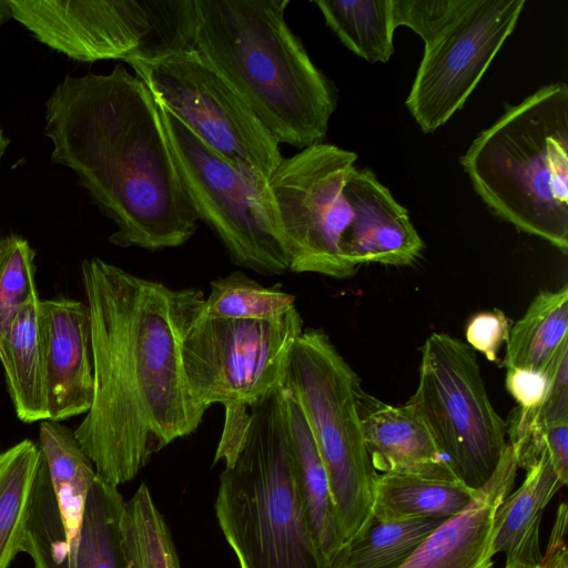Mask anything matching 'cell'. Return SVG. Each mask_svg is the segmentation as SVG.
Segmentation results:
<instances>
[{
	"label": "cell",
	"instance_id": "4316f807",
	"mask_svg": "<svg viewBox=\"0 0 568 568\" xmlns=\"http://www.w3.org/2000/svg\"><path fill=\"white\" fill-rule=\"evenodd\" d=\"M124 499L97 477L88 495L75 568H128L121 544Z\"/></svg>",
	"mask_w": 568,
	"mask_h": 568
},
{
	"label": "cell",
	"instance_id": "30bf717a",
	"mask_svg": "<svg viewBox=\"0 0 568 568\" xmlns=\"http://www.w3.org/2000/svg\"><path fill=\"white\" fill-rule=\"evenodd\" d=\"M409 402L455 476L474 490L481 488L507 446V425L491 405L475 351L446 333L430 334Z\"/></svg>",
	"mask_w": 568,
	"mask_h": 568
},
{
	"label": "cell",
	"instance_id": "2e32d148",
	"mask_svg": "<svg viewBox=\"0 0 568 568\" xmlns=\"http://www.w3.org/2000/svg\"><path fill=\"white\" fill-rule=\"evenodd\" d=\"M358 409L366 448L376 471L456 477L423 416L409 400L393 406L361 389Z\"/></svg>",
	"mask_w": 568,
	"mask_h": 568
},
{
	"label": "cell",
	"instance_id": "7c38bea8",
	"mask_svg": "<svg viewBox=\"0 0 568 568\" xmlns=\"http://www.w3.org/2000/svg\"><path fill=\"white\" fill-rule=\"evenodd\" d=\"M302 332L296 307L275 320L213 318L201 310L181 341L191 396L206 409L255 402L282 385L288 353Z\"/></svg>",
	"mask_w": 568,
	"mask_h": 568
},
{
	"label": "cell",
	"instance_id": "7a4b0ae2",
	"mask_svg": "<svg viewBox=\"0 0 568 568\" xmlns=\"http://www.w3.org/2000/svg\"><path fill=\"white\" fill-rule=\"evenodd\" d=\"M51 161L71 169L115 231L109 242L149 251L185 244L197 229L158 105L123 64L67 75L45 102Z\"/></svg>",
	"mask_w": 568,
	"mask_h": 568
},
{
	"label": "cell",
	"instance_id": "5bb4252c",
	"mask_svg": "<svg viewBox=\"0 0 568 568\" xmlns=\"http://www.w3.org/2000/svg\"><path fill=\"white\" fill-rule=\"evenodd\" d=\"M47 419L62 422L87 414L94 396L91 328L84 302L40 300Z\"/></svg>",
	"mask_w": 568,
	"mask_h": 568
},
{
	"label": "cell",
	"instance_id": "5b68a950",
	"mask_svg": "<svg viewBox=\"0 0 568 568\" xmlns=\"http://www.w3.org/2000/svg\"><path fill=\"white\" fill-rule=\"evenodd\" d=\"M487 206L568 251V87L540 88L478 134L460 158Z\"/></svg>",
	"mask_w": 568,
	"mask_h": 568
},
{
	"label": "cell",
	"instance_id": "9a60e30c",
	"mask_svg": "<svg viewBox=\"0 0 568 568\" xmlns=\"http://www.w3.org/2000/svg\"><path fill=\"white\" fill-rule=\"evenodd\" d=\"M517 469L507 443L494 475L471 503L437 527L399 568H493L496 511L510 494Z\"/></svg>",
	"mask_w": 568,
	"mask_h": 568
},
{
	"label": "cell",
	"instance_id": "277c9868",
	"mask_svg": "<svg viewBox=\"0 0 568 568\" xmlns=\"http://www.w3.org/2000/svg\"><path fill=\"white\" fill-rule=\"evenodd\" d=\"M214 509L240 568H332L311 529L282 385L251 403L244 445L220 475Z\"/></svg>",
	"mask_w": 568,
	"mask_h": 568
},
{
	"label": "cell",
	"instance_id": "6da1fadb",
	"mask_svg": "<svg viewBox=\"0 0 568 568\" xmlns=\"http://www.w3.org/2000/svg\"><path fill=\"white\" fill-rule=\"evenodd\" d=\"M81 282L94 396L74 436L98 477L119 487L203 420L207 409L190 394L181 341L205 295L138 276L100 257L81 263Z\"/></svg>",
	"mask_w": 568,
	"mask_h": 568
},
{
	"label": "cell",
	"instance_id": "74e56055",
	"mask_svg": "<svg viewBox=\"0 0 568 568\" xmlns=\"http://www.w3.org/2000/svg\"><path fill=\"white\" fill-rule=\"evenodd\" d=\"M9 144V140L4 136L2 129L0 128V161Z\"/></svg>",
	"mask_w": 568,
	"mask_h": 568
},
{
	"label": "cell",
	"instance_id": "e0dca14e",
	"mask_svg": "<svg viewBox=\"0 0 568 568\" xmlns=\"http://www.w3.org/2000/svg\"><path fill=\"white\" fill-rule=\"evenodd\" d=\"M545 447L538 462L526 470L520 487L508 495L496 511L494 552L506 556V565L539 567V528L544 510L565 485Z\"/></svg>",
	"mask_w": 568,
	"mask_h": 568
},
{
	"label": "cell",
	"instance_id": "ffe728a7",
	"mask_svg": "<svg viewBox=\"0 0 568 568\" xmlns=\"http://www.w3.org/2000/svg\"><path fill=\"white\" fill-rule=\"evenodd\" d=\"M476 493L456 477L382 473L374 481L372 517L378 521L448 519L463 511Z\"/></svg>",
	"mask_w": 568,
	"mask_h": 568
},
{
	"label": "cell",
	"instance_id": "9c48e42d",
	"mask_svg": "<svg viewBox=\"0 0 568 568\" xmlns=\"http://www.w3.org/2000/svg\"><path fill=\"white\" fill-rule=\"evenodd\" d=\"M156 105L180 182L197 220L215 233L236 265L264 275L288 271L267 180L227 161L163 105Z\"/></svg>",
	"mask_w": 568,
	"mask_h": 568
},
{
	"label": "cell",
	"instance_id": "d4e9b609",
	"mask_svg": "<svg viewBox=\"0 0 568 568\" xmlns=\"http://www.w3.org/2000/svg\"><path fill=\"white\" fill-rule=\"evenodd\" d=\"M445 518H412L369 525L338 552L332 568H399Z\"/></svg>",
	"mask_w": 568,
	"mask_h": 568
},
{
	"label": "cell",
	"instance_id": "1f68e13d",
	"mask_svg": "<svg viewBox=\"0 0 568 568\" xmlns=\"http://www.w3.org/2000/svg\"><path fill=\"white\" fill-rule=\"evenodd\" d=\"M510 321L500 310L476 313L466 325L468 345L490 362L498 361V352L508 342Z\"/></svg>",
	"mask_w": 568,
	"mask_h": 568
},
{
	"label": "cell",
	"instance_id": "484cf974",
	"mask_svg": "<svg viewBox=\"0 0 568 568\" xmlns=\"http://www.w3.org/2000/svg\"><path fill=\"white\" fill-rule=\"evenodd\" d=\"M121 544L128 568H181L169 526L145 483L124 501Z\"/></svg>",
	"mask_w": 568,
	"mask_h": 568
},
{
	"label": "cell",
	"instance_id": "8fae6325",
	"mask_svg": "<svg viewBox=\"0 0 568 568\" xmlns=\"http://www.w3.org/2000/svg\"><path fill=\"white\" fill-rule=\"evenodd\" d=\"M124 62L156 103L234 165L268 180L284 159L280 142L194 48Z\"/></svg>",
	"mask_w": 568,
	"mask_h": 568
},
{
	"label": "cell",
	"instance_id": "83f0119b",
	"mask_svg": "<svg viewBox=\"0 0 568 568\" xmlns=\"http://www.w3.org/2000/svg\"><path fill=\"white\" fill-rule=\"evenodd\" d=\"M295 296L266 287L243 272H233L210 283L202 314L226 320H275L295 308Z\"/></svg>",
	"mask_w": 568,
	"mask_h": 568
},
{
	"label": "cell",
	"instance_id": "836d02e7",
	"mask_svg": "<svg viewBox=\"0 0 568 568\" xmlns=\"http://www.w3.org/2000/svg\"><path fill=\"white\" fill-rule=\"evenodd\" d=\"M548 387L547 375L544 372L508 367L506 388L524 410L538 409L545 402Z\"/></svg>",
	"mask_w": 568,
	"mask_h": 568
},
{
	"label": "cell",
	"instance_id": "603a6c76",
	"mask_svg": "<svg viewBox=\"0 0 568 568\" xmlns=\"http://www.w3.org/2000/svg\"><path fill=\"white\" fill-rule=\"evenodd\" d=\"M42 458L34 442L23 439L0 453V568L23 551L31 493Z\"/></svg>",
	"mask_w": 568,
	"mask_h": 568
},
{
	"label": "cell",
	"instance_id": "7402d4cb",
	"mask_svg": "<svg viewBox=\"0 0 568 568\" xmlns=\"http://www.w3.org/2000/svg\"><path fill=\"white\" fill-rule=\"evenodd\" d=\"M568 343V286L542 290L510 328L503 364L546 372Z\"/></svg>",
	"mask_w": 568,
	"mask_h": 568
},
{
	"label": "cell",
	"instance_id": "ac0fdd59",
	"mask_svg": "<svg viewBox=\"0 0 568 568\" xmlns=\"http://www.w3.org/2000/svg\"><path fill=\"white\" fill-rule=\"evenodd\" d=\"M284 389L288 440L295 470L318 548L331 564L344 547L329 481L311 427L298 399Z\"/></svg>",
	"mask_w": 568,
	"mask_h": 568
},
{
	"label": "cell",
	"instance_id": "d6a6232c",
	"mask_svg": "<svg viewBox=\"0 0 568 568\" xmlns=\"http://www.w3.org/2000/svg\"><path fill=\"white\" fill-rule=\"evenodd\" d=\"M224 408V426L213 464L223 460L227 468L234 464L244 445L251 418V403L227 404Z\"/></svg>",
	"mask_w": 568,
	"mask_h": 568
},
{
	"label": "cell",
	"instance_id": "d6986e66",
	"mask_svg": "<svg viewBox=\"0 0 568 568\" xmlns=\"http://www.w3.org/2000/svg\"><path fill=\"white\" fill-rule=\"evenodd\" d=\"M38 446L64 520L71 568H75L85 504L98 475L74 430L61 422H40Z\"/></svg>",
	"mask_w": 568,
	"mask_h": 568
},
{
	"label": "cell",
	"instance_id": "8992f818",
	"mask_svg": "<svg viewBox=\"0 0 568 568\" xmlns=\"http://www.w3.org/2000/svg\"><path fill=\"white\" fill-rule=\"evenodd\" d=\"M357 155L327 143H315L283 159L267 180L277 232L288 271L335 278L357 270L346 246L357 222L387 190Z\"/></svg>",
	"mask_w": 568,
	"mask_h": 568
},
{
	"label": "cell",
	"instance_id": "4fadbf2b",
	"mask_svg": "<svg viewBox=\"0 0 568 568\" xmlns=\"http://www.w3.org/2000/svg\"><path fill=\"white\" fill-rule=\"evenodd\" d=\"M525 0H467L458 16L430 42L406 100L425 133L463 108L516 28Z\"/></svg>",
	"mask_w": 568,
	"mask_h": 568
},
{
	"label": "cell",
	"instance_id": "3957f363",
	"mask_svg": "<svg viewBox=\"0 0 568 568\" xmlns=\"http://www.w3.org/2000/svg\"><path fill=\"white\" fill-rule=\"evenodd\" d=\"M290 0H194V49L280 143L326 135L334 89L285 19Z\"/></svg>",
	"mask_w": 568,
	"mask_h": 568
},
{
	"label": "cell",
	"instance_id": "8d00e7d4",
	"mask_svg": "<svg viewBox=\"0 0 568 568\" xmlns=\"http://www.w3.org/2000/svg\"><path fill=\"white\" fill-rule=\"evenodd\" d=\"M10 16L7 0H0V26L4 19Z\"/></svg>",
	"mask_w": 568,
	"mask_h": 568
},
{
	"label": "cell",
	"instance_id": "e575fe53",
	"mask_svg": "<svg viewBox=\"0 0 568 568\" xmlns=\"http://www.w3.org/2000/svg\"><path fill=\"white\" fill-rule=\"evenodd\" d=\"M568 508L562 501L556 511L554 526L539 568H568L567 550Z\"/></svg>",
	"mask_w": 568,
	"mask_h": 568
},
{
	"label": "cell",
	"instance_id": "f1b7e54d",
	"mask_svg": "<svg viewBox=\"0 0 568 568\" xmlns=\"http://www.w3.org/2000/svg\"><path fill=\"white\" fill-rule=\"evenodd\" d=\"M23 552L33 568H71L67 529L43 456L31 493Z\"/></svg>",
	"mask_w": 568,
	"mask_h": 568
},
{
	"label": "cell",
	"instance_id": "44dd1931",
	"mask_svg": "<svg viewBox=\"0 0 568 568\" xmlns=\"http://www.w3.org/2000/svg\"><path fill=\"white\" fill-rule=\"evenodd\" d=\"M39 303L37 296L19 312L0 348L16 415L27 424L47 419Z\"/></svg>",
	"mask_w": 568,
	"mask_h": 568
},
{
	"label": "cell",
	"instance_id": "4dcf8cb0",
	"mask_svg": "<svg viewBox=\"0 0 568 568\" xmlns=\"http://www.w3.org/2000/svg\"><path fill=\"white\" fill-rule=\"evenodd\" d=\"M467 0H392L395 29L406 26L428 43L464 9Z\"/></svg>",
	"mask_w": 568,
	"mask_h": 568
},
{
	"label": "cell",
	"instance_id": "d590c367",
	"mask_svg": "<svg viewBox=\"0 0 568 568\" xmlns=\"http://www.w3.org/2000/svg\"><path fill=\"white\" fill-rule=\"evenodd\" d=\"M544 439L557 471L568 480V422L547 426Z\"/></svg>",
	"mask_w": 568,
	"mask_h": 568
},
{
	"label": "cell",
	"instance_id": "f35d334b",
	"mask_svg": "<svg viewBox=\"0 0 568 568\" xmlns=\"http://www.w3.org/2000/svg\"><path fill=\"white\" fill-rule=\"evenodd\" d=\"M505 568H539V567H524L519 565H505Z\"/></svg>",
	"mask_w": 568,
	"mask_h": 568
},
{
	"label": "cell",
	"instance_id": "f546056e",
	"mask_svg": "<svg viewBox=\"0 0 568 568\" xmlns=\"http://www.w3.org/2000/svg\"><path fill=\"white\" fill-rule=\"evenodd\" d=\"M36 253L19 235L0 239V348L19 312L38 295Z\"/></svg>",
	"mask_w": 568,
	"mask_h": 568
},
{
	"label": "cell",
	"instance_id": "ba28073f",
	"mask_svg": "<svg viewBox=\"0 0 568 568\" xmlns=\"http://www.w3.org/2000/svg\"><path fill=\"white\" fill-rule=\"evenodd\" d=\"M40 42L82 62L155 59L194 48V0H7Z\"/></svg>",
	"mask_w": 568,
	"mask_h": 568
},
{
	"label": "cell",
	"instance_id": "52a82bcc",
	"mask_svg": "<svg viewBox=\"0 0 568 568\" xmlns=\"http://www.w3.org/2000/svg\"><path fill=\"white\" fill-rule=\"evenodd\" d=\"M282 386L298 399L311 427L345 546L373 518L377 476L359 416V379L323 331L303 329L288 353Z\"/></svg>",
	"mask_w": 568,
	"mask_h": 568
},
{
	"label": "cell",
	"instance_id": "cb8c5ba5",
	"mask_svg": "<svg viewBox=\"0 0 568 568\" xmlns=\"http://www.w3.org/2000/svg\"><path fill=\"white\" fill-rule=\"evenodd\" d=\"M326 24L367 62H387L394 53L392 0H316Z\"/></svg>",
	"mask_w": 568,
	"mask_h": 568
}]
</instances>
